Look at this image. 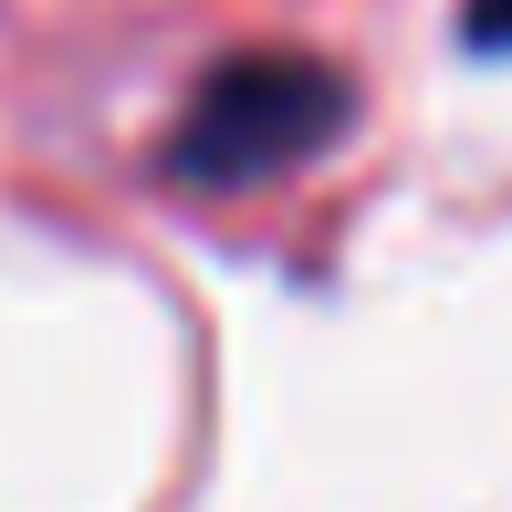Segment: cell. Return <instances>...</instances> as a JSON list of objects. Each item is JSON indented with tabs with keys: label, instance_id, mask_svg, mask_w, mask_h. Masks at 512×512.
<instances>
[{
	"label": "cell",
	"instance_id": "obj_1",
	"mask_svg": "<svg viewBox=\"0 0 512 512\" xmlns=\"http://www.w3.org/2000/svg\"><path fill=\"white\" fill-rule=\"evenodd\" d=\"M345 126V84L304 53H251V63H220L199 84V105L178 115V147L168 168L189 189H251V178H283L304 168L324 136Z\"/></svg>",
	"mask_w": 512,
	"mask_h": 512
}]
</instances>
